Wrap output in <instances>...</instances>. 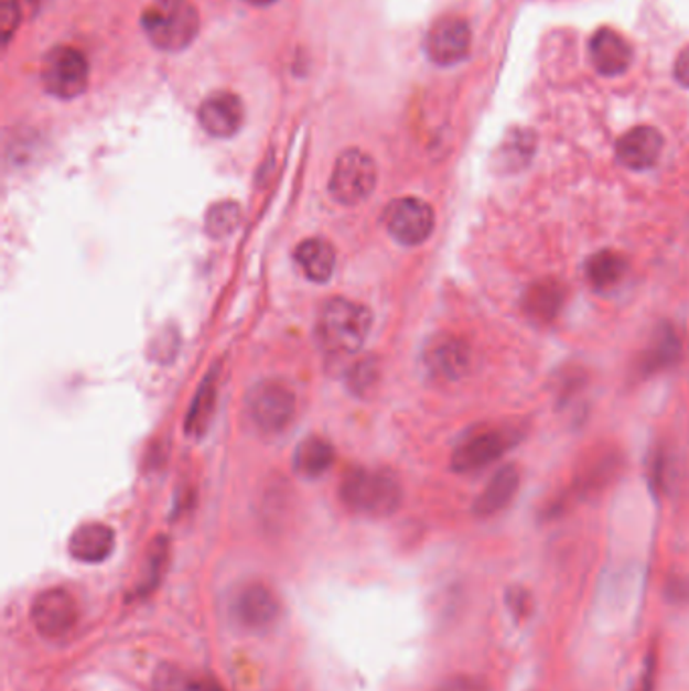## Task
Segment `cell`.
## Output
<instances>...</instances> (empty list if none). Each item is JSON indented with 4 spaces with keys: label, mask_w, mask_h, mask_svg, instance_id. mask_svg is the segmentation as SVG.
<instances>
[{
    "label": "cell",
    "mask_w": 689,
    "mask_h": 691,
    "mask_svg": "<svg viewBox=\"0 0 689 691\" xmlns=\"http://www.w3.org/2000/svg\"><path fill=\"white\" fill-rule=\"evenodd\" d=\"M437 691H492L487 688L484 679L472 678V676H455L443 681Z\"/></svg>",
    "instance_id": "cell-31"
},
{
    "label": "cell",
    "mask_w": 689,
    "mask_h": 691,
    "mask_svg": "<svg viewBox=\"0 0 689 691\" xmlns=\"http://www.w3.org/2000/svg\"><path fill=\"white\" fill-rule=\"evenodd\" d=\"M245 411L259 433L276 435V433H281L293 419L295 395L283 382L266 380L249 392Z\"/></svg>",
    "instance_id": "cell-6"
},
{
    "label": "cell",
    "mask_w": 689,
    "mask_h": 691,
    "mask_svg": "<svg viewBox=\"0 0 689 691\" xmlns=\"http://www.w3.org/2000/svg\"><path fill=\"white\" fill-rule=\"evenodd\" d=\"M524 439L521 427H489L473 431L465 436L457 449L453 451L451 467L457 473L482 472L494 461L502 460L509 449L516 447Z\"/></svg>",
    "instance_id": "cell-4"
},
{
    "label": "cell",
    "mask_w": 689,
    "mask_h": 691,
    "mask_svg": "<svg viewBox=\"0 0 689 691\" xmlns=\"http://www.w3.org/2000/svg\"><path fill=\"white\" fill-rule=\"evenodd\" d=\"M564 302H567V290L562 281L555 278L538 279L524 291L521 310L534 326H548L557 320Z\"/></svg>",
    "instance_id": "cell-17"
},
{
    "label": "cell",
    "mask_w": 689,
    "mask_h": 691,
    "mask_svg": "<svg viewBox=\"0 0 689 691\" xmlns=\"http://www.w3.org/2000/svg\"><path fill=\"white\" fill-rule=\"evenodd\" d=\"M664 150V136L652 126L633 128L617 142V160L629 170L654 169Z\"/></svg>",
    "instance_id": "cell-15"
},
{
    "label": "cell",
    "mask_w": 689,
    "mask_h": 691,
    "mask_svg": "<svg viewBox=\"0 0 689 691\" xmlns=\"http://www.w3.org/2000/svg\"><path fill=\"white\" fill-rule=\"evenodd\" d=\"M241 223V206L230 201H223L208 208L205 218V229L211 237L223 239L239 227Z\"/></svg>",
    "instance_id": "cell-26"
},
{
    "label": "cell",
    "mask_w": 689,
    "mask_h": 691,
    "mask_svg": "<svg viewBox=\"0 0 689 691\" xmlns=\"http://www.w3.org/2000/svg\"><path fill=\"white\" fill-rule=\"evenodd\" d=\"M671 596H674L676 601L689 603V576L688 579H681V581H676L671 584Z\"/></svg>",
    "instance_id": "cell-34"
},
{
    "label": "cell",
    "mask_w": 689,
    "mask_h": 691,
    "mask_svg": "<svg viewBox=\"0 0 689 691\" xmlns=\"http://www.w3.org/2000/svg\"><path fill=\"white\" fill-rule=\"evenodd\" d=\"M157 691H223L213 679L196 678L179 667L164 666L154 676Z\"/></svg>",
    "instance_id": "cell-24"
},
{
    "label": "cell",
    "mask_w": 689,
    "mask_h": 691,
    "mask_svg": "<svg viewBox=\"0 0 689 691\" xmlns=\"http://www.w3.org/2000/svg\"><path fill=\"white\" fill-rule=\"evenodd\" d=\"M340 497L344 506L356 514L387 518L399 509L402 489L390 473L354 469L340 485Z\"/></svg>",
    "instance_id": "cell-3"
},
{
    "label": "cell",
    "mask_w": 689,
    "mask_h": 691,
    "mask_svg": "<svg viewBox=\"0 0 689 691\" xmlns=\"http://www.w3.org/2000/svg\"><path fill=\"white\" fill-rule=\"evenodd\" d=\"M654 659H649V663H647V667H645V671H643L642 683H639V688H637V691H654Z\"/></svg>",
    "instance_id": "cell-35"
},
{
    "label": "cell",
    "mask_w": 689,
    "mask_h": 691,
    "mask_svg": "<svg viewBox=\"0 0 689 691\" xmlns=\"http://www.w3.org/2000/svg\"><path fill=\"white\" fill-rule=\"evenodd\" d=\"M43 85L49 94L60 99L82 96L89 84V65L84 53L75 47H55L43 63Z\"/></svg>",
    "instance_id": "cell-7"
},
{
    "label": "cell",
    "mask_w": 689,
    "mask_h": 691,
    "mask_svg": "<svg viewBox=\"0 0 689 691\" xmlns=\"http://www.w3.org/2000/svg\"><path fill=\"white\" fill-rule=\"evenodd\" d=\"M114 530L106 523H84L69 538V554L84 564H99L114 552Z\"/></svg>",
    "instance_id": "cell-20"
},
{
    "label": "cell",
    "mask_w": 689,
    "mask_h": 691,
    "mask_svg": "<svg viewBox=\"0 0 689 691\" xmlns=\"http://www.w3.org/2000/svg\"><path fill=\"white\" fill-rule=\"evenodd\" d=\"M249 4H255V7H269V4H273V2H278V0H247Z\"/></svg>",
    "instance_id": "cell-36"
},
{
    "label": "cell",
    "mask_w": 689,
    "mask_h": 691,
    "mask_svg": "<svg viewBox=\"0 0 689 691\" xmlns=\"http://www.w3.org/2000/svg\"><path fill=\"white\" fill-rule=\"evenodd\" d=\"M618 465H621V457L615 451L606 449L605 453L594 455L593 460L586 461L574 475L572 484L567 489H562V494L546 508V516L557 518L564 509L570 508L572 501L586 499L589 496L599 494L601 489H605L606 485L611 484V479L617 475Z\"/></svg>",
    "instance_id": "cell-9"
},
{
    "label": "cell",
    "mask_w": 689,
    "mask_h": 691,
    "mask_svg": "<svg viewBox=\"0 0 689 691\" xmlns=\"http://www.w3.org/2000/svg\"><path fill=\"white\" fill-rule=\"evenodd\" d=\"M334 460H336V451L330 441L322 436H308L295 449L293 469L302 477L314 479L324 475L334 465Z\"/></svg>",
    "instance_id": "cell-22"
},
{
    "label": "cell",
    "mask_w": 689,
    "mask_h": 691,
    "mask_svg": "<svg viewBox=\"0 0 689 691\" xmlns=\"http://www.w3.org/2000/svg\"><path fill=\"white\" fill-rule=\"evenodd\" d=\"M383 223L388 235L405 247H417L431 237L435 229V210L421 198H397L385 208Z\"/></svg>",
    "instance_id": "cell-8"
},
{
    "label": "cell",
    "mask_w": 689,
    "mask_h": 691,
    "mask_svg": "<svg viewBox=\"0 0 689 691\" xmlns=\"http://www.w3.org/2000/svg\"><path fill=\"white\" fill-rule=\"evenodd\" d=\"M521 473L518 465L509 463L504 465L502 469H497L496 475L489 479V484L485 485L482 496L475 499L473 511L480 518H492L499 511L508 508L512 499L520 489Z\"/></svg>",
    "instance_id": "cell-19"
},
{
    "label": "cell",
    "mask_w": 689,
    "mask_h": 691,
    "mask_svg": "<svg viewBox=\"0 0 689 691\" xmlns=\"http://www.w3.org/2000/svg\"><path fill=\"white\" fill-rule=\"evenodd\" d=\"M31 620L45 639H61L75 629L79 606L65 589H47L33 601Z\"/></svg>",
    "instance_id": "cell-11"
},
{
    "label": "cell",
    "mask_w": 689,
    "mask_h": 691,
    "mask_svg": "<svg viewBox=\"0 0 689 691\" xmlns=\"http://www.w3.org/2000/svg\"><path fill=\"white\" fill-rule=\"evenodd\" d=\"M508 605L516 617H526L530 613V596L521 589H512L508 593Z\"/></svg>",
    "instance_id": "cell-32"
},
{
    "label": "cell",
    "mask_w": 689,
    "mask_h": 691,
    "mask_svg": "<svg viewBox=\"0 0 689 691\" xmlns=\"http://www.w3.org/2000/svg\"><path fill=\"white\" fill-rule=\"evenodd\" d=\"M230 615L241 629L263 633L278 623L281 605L269 586L261 582H249L235 594L230 603Z\"/></svg>",
    "instance_id": "cell-10"
},
{
    "label": "cell",
    "mask_w": 689,
    "mask_h": 691,
    "mask_svg": "<svg viewBox=\"0 0 689 691\" xmlns=\"http://www.w3.org/2000/svg\"><path fill=\"white\" fill-rule=\"evenodd\" d=\"M424 366L429 370V375L439 380H460L461 376L467 373L470 363H472V350L470 346L457 338V336H437L431 339L424 348L423 356Z\"/></svg>",
    "instance_id": "cell-13"
},
{
    "label": "cell",
    "mask_w": 689,
    "mask_h": 691,
    "mask_svg": "<svg viewBox=\"0 0 689 691\" xmlns=\"http://www.w3.org/2000/svg\"><path fill=\"white\" fill-rule=\"evenodd\" d=\"M148 41L166 53L193 45L201 29V14L191 0H152L142 12Z\"/></svg>",
    "instance_id": "cell-2"
},
{
    "label": "cell",
    "mask_w": 689,
    "mask_h": 691,
    "mask_svg": "<svg viewBox=\"0 0 689 691\" xmlns=\"http://www.w3.org/2000/svg\"><path fill=\"white\" fill-rule=\"evenodd\" d=\"M667 475H669V457H667L666 449H652L647 457V482L655 496L664 494L667 487Z\"/></svg>",
    "instance_id": "cell-29"
},
{
    "label": "cell",
    "mask_w": 689,
    "mask_h": 691,
    "mask_svg": "<svg viewBox=\"0 0 689 691\" xmlns=\"http://www.w3.org/2000/svg\"><path fill=\"white\" fill-rule=\"evenodd\" d=\"M627 273V261L623 255L611 249H603L599 253H594L584 267V276L586 281L593 285L596 291H609L617 288L621 279Z\"/></svg>",
    "instance_id": "cell-23"
},
{
    "label": "cell",
    "mask_w": 689,
    "mask_h": 691,
    "mask_svg": "<svg viewBox=\"0 0 689 691\" xmlns=\"http://www.w3.org/2000/svg\"><path fill=\"white\" fill-rule=\"evenodd\" d=\"M472 45L470 24L461 17L439 19L424 36V53L435 65L449 67L467 57Z\"/></svg>",
    "instance_id": "cell-12"
},
{
    "label": "cell",
    "mask_w": 689,
    "mask_h": 691,
    "mask_svg": "<svg viewBox=\"0 0 689 691\" xmlns=\"http://www.w3.org/2000/svg\"><path fill=\"white\" fill-rule=\"evenodd\" d=\"M681 352H683V342L676 327L671 324L655 327L652 339L647 342V348L639 356L637 375L642 378H649V376L666 373L679 363Z\"/></svg>",
    "instance_id": "cell-16"
},
{
    "label": "cell",
    "mask_w": 689,
    "mask_h": 691,
    "mask_svg": "<svg viewBox=\"0 0 689 691\" xmlns=\"http://www.w3.org/2000/svg\"><path fill=\"white\" fill-rule=\"evenodd\" d=\"M591 60L594 69L605 75L615 77L629 69L633 60V48L629 41L618 35L613 29H599L591 39Z\"/></svg>",
    "instance_id": "cell-18"
},
{
    "label": "cell",
    "mask_w": 689,
    "mask_h": 691,
    "mask_svg": "<svg viewBox=\"0 0 689 691\" xmlns=\"http://www.w3.org/2000/svg\"><path fill=\"white\" fill-rule=\"evenodd\" d=\"M534 148H536V140H534L532 133L528 130H514L499 150V166L506 172H514V170L528 166L534 154Z\"/></svg>",
    "instance_id": "cell-25"
},
{
    "label": "cell",
    "mask_w": 689,
    "mask_h": 691,
    "mask_svg": "<svg viewBox=\"0 0 689 691\" xmlns=\"http://www.w3.org/2000/svg\"><path fill=\"white\" fill-rule=\"evenodd\" d=\"M674 73H676V79H678L679 84L683 85V87H689V47L683 48L679 53Z\"/></svg>",
    "instance_id": "cell-33"
},
{
    "label": "cell",
    "mask_w": 689,
    "mask_h": 691,
    "mask_svg": "<svg viewBox=\"0 0 689 691\" xmlns=\"http://www.w3.org/2000/svg\"><path fill=\"white\" fill-rule=\"evenodd\" d=\"M19 23H21L19 2L17 0H2V4H0V31H2V43L4 45H9V41L14 35Z\"/></svg>",
    "instance_id": "cell-30"
},
{
    "label": "cell",
    "mask_w": 689,
    "mask_h": 691,
    "mask_svg": "<svg viewBox=\"0 0 689 691\" xmlns=\"http://www.w3.org/2000/svg\"><path fill=\"white\" fill-rule=\"evenodd\" d=\"M215 376H206L205 385L198 390L196 400H194L193 409L189 414V421H186V429L189 433H201L205 429L206 421L211 419L213 414V404H215V397H217V388H215Z\"/></svg>",
    "instance_id": "cell-27"
},
{
    "label": "cell",
    "mask_w": 689,
    "mask_h": 691,
    "mask_svg": "<svg viewBox=\"0 0 689 691\" xmlns=\"http://www.w3.org/2000/svg\"><path fill=\"white\" fill-rule=\"evenodd\" d=\"M376 186V164L363 150H346L336 160L330 176V194L338 205L364 203Z\"/></svg>",
    "instance_id": "cell-5"
},
{
    "label": "cell",
    "mask_w": 689,
    "mask_h": 691,
    "mask_svg": "<svg viewBox=\"0 0 689 691\" xmlns=\"http://www.w3.org/2000/svg\"><path fill=\"white\" fill-rule=\"evenodd\" d=\"M166 554H169L166 538H158L157 544L150 548V554H148V566H146V576L144 581H142V594L150 593L152 589H157L158 581L162 579L164 564H166Z\"/></svg>",
    "instance_id": "cell-28"
},
{
    "label": "cell",
    "mask_w": 689,
    "mask_h": 691,
    "mask_svg": "<svg viewBox=\"0 0 689 691\" xmlns=\"http://www.w3.org/2000/svg\"><path fill=\"white\" fill-rule=\"evenodd\" d=\"M295 261L310 281L326 283L336 267V251L324 239H305L295 247Z\"/></svg>",
    "instance_id": "cell-21"
},
{
    "label": "cell",
    "mask_w": 689,
    "mask_h": 691,
    "mask_svg": "<svg viewBox=\"0 0 689 691\" xmlns=\"http://www.w3.org/2000/svg\"><path fill=\"white\" fill-rule=\"evenodd\" d=\"M243 104L239 97L230 91H215L206 97L198 108V121L208 136L213 138H230L241 130Z\"/></svg>",
    "instance_id": "cell-14"
},
{
    "label": "cell",
    "mask_w": 689,
    "mask_h": 691,
    "mask_svg": "<svg viewBox=\"0 0 689 691\" xmlns=\"http://www.w3.org/2000/svg\"><path fill=\"white\" fill-rule=\"evenodd\" d=\"M373 327V314L363 303L348 298L327 300L315 322L320 348L332 358H346L363 348Z\"/></svg>",
    "instance_id": "cell-1"
}]
</instances>
